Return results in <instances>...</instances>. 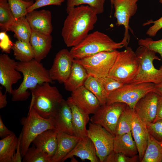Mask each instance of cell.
<instances>
[{"label":"cell","instance_id":"cb8c5ba5","mask_svg":"<svg viewBox=\"0 0 162 162\" xmlns=\"http://www.w3.org/2000/svg\"><path fill=\"white\" fill-rule=\"evenodd\" d=\"M71 109L73 135L82 137L88 136L86 126L90 119L86 114L70 101L66 100Z\"/></svg>","mask_w":162,"mask_h":162},{"label":"cell","instance_id":"e0dca14e","mask_svg":"<svg viewBox=\"0 0 162 162\" xmlns=\"http://www.w3.org/2000/svg\"><path fill=\"white\" fill-rule=\"evenodd\" d=\"M67 100L88 115L93 114L101 106L97 97L84 86L72 92Z\"/></svg>","mask_w":162,"mask_h":162},{"label":"cell","instance_id":"c3c4849f","mask_svg":"<svg viewBox=\"0 0 162 162\" xmlns=\"http://www.w3.org/2000/svg\"><path fill=\"white\" fill-rule=\"evenodd\" d=\"M113 0H110V2H111V5H112V6L113 5Z\"/></svg>","mask_w":162,"mask_h":162},{"label":"cell","instance_id":"681fc988","mask_svg":"<svg viewBox=\"0 0 162 162\" xmlns=\"http://www.w3.org/2000/svg\"><path fill=\"white\" fill-rule=\"evenodd\" d=\"M159 2L162 4V0H159Z\"/></svg>","mask_w":162,"mask_h":162},{"label":"cell","instance_id":"7c38bea8","mask_svg":"<svg viewBox=\"0 0 162 162\" xmlns=\"http://www.w3.org/2000/svg\"><path fill=\"white\" fill-rule=\"evenodd\" d=\"M139 0H114L113 5L115 10L114 16L117 20L118 26H123L125 28L124 36L122 40L127 46L130 40V30L133 32L129 26L130 19L136 13Z\"/></svg>","mask_w":162,"mask_h":162},{"label":"cell","instance_id":"d4e9b609","mask_svg":"<svg viewBox=\"0 0 162 162\" xmlns=\"http://www.w3.org/2000/svg\"><path fill=\"white\" fill-rule=\"evenodd\" d=\"M89 75L85 68L74 59L70 76L64 83L65 88L72 92L84 86Z\"/></svg>","mask_w":162,"mask_h":162},{"label":"cell","instance_id":"5bb4252c","mask_svg":"<svg viewBox=\"0 0 162 162\" xmlns=\"http://www.w3.org/2000/svg\"><path fill=\"white\" fill-rule=\"evenodd\" d=\"M126 108L131 120V132L137 147L139 161L141 162L147 146L149 134L146 124L137 116L134 109L128 105Z\"/></svg>","mask_w":162,"mask_h":162},{"label":"cell","instance_id":"9a60e30c","mask_svg":"<svg viewBox=\"0 0 162 162\" xmlns=\"http://www.w3.org/2000/svg\"><path fill=\"white\" fill-rule=\"evenodd\" d=\"M17 62L6 54L0 55V84L5 89V92L11 94L12 85L22 77L16 70Z\"/></svg>","mask_w":162,"mask_h":162},{"label":"cell","instance_id":"8fae6325","mask_svg":"<svg viewBox=\"0 0 162 162\" xmlns=\"http://www.w3.org/2000/svg\"><path fill=\"white\" fill-rule=\"evenodd\" d=\"M88 136L94 146L97 155L100 162L113 150L114 137L100 125L89 123Z\"/></svg>","mask_w":162,"mask_h":162},{"label":"cell","instance_id":"7a4b0ae2","mask_svg":"<svg viewBox=\"0 0 162 162\" xmlns=\"http://www.w3.org/2000/svg\"><path fill=\"white\" fill-rule=\"evenodd\" d=\"M16 70L23 75V81L16 89L11 93L13 101H25L29 98L30 91L38 85L45 82L52 84L49 70L40 62L34 58L26 62H17Z\"/></svg>","mask_w":162,"mask_h":162},{"label":"cell","instance_id":"ffe728a7","mask_svg":"<svg viewBox=\"0 0 162 162\" xmlns=\"http://www.w3.org/2000/svg\"><path fill=\"white\" fill-rule=\"evenodd\" d=\"M74 156L79 157L82 160L87 159L91 162L100 161L93 143L88 136L80 137L74 147L62 159V162Z\"/></svg>","mask_w":162,"mask_h":162},{"label":"cell","instance_id":"6da1fadb","mask_svg":"<svg viewBox=\"0 0 162 162\" xmlns=\"http://www.w3.org/2000/svg\"><path fill=\"white\" fill-rule=\"evenodd\" d=\"M61 34L68 47L74 46L82 41L92 30L98 20L96 11L88 5H80L67 11Z\"/></svg>","mask_w":162,"mask_h":162},{"label":"cell","instance_id":"2e32d148","mask_svg":"<svg viewBox=\"0 0 162 162\" xmlns=\"http://www.w3.org/2000/svg\"><path fill=\"white\" fill-rule=\"evenodd\" d=\"M159 95L153 91L149 92L136 103L134 111L146 125L153 122L156 117Z\"/></svg>","mask_w":162,"mask_h":162},{"label":"cell","instance_id":"83f0119b","mask_svg":"<svg viewBox=\"0 0 162 162\" xmlns=\"http://www.w3.org/2000/svg\"><path fill=\"white\" fill-rule=\"evenodd\" d=\"M162 162V142L149 134L147 146L141 162Z\"/></svg>","mask_w":162,"mask_h":162},{"label":"cell","instance_id":"f35d334b","mask_svg":"<svg viewBox=\"0 0 162 162\" xmlns=\"http://www.w3.org/2000/svg\"><path fill=\"white\" fill-rule=\"evenodd\" d=\"M139 159V155L128 156L124 154L112 151L106 157L105 162H135Z\"/></svg>","mask_w":162,"mask_h":162},{"label":"cell","instance_id":"d6986e66","mask_svg":"<svg viewBox=\"0 0 162 162\" xmlns=\"http://www.w3.org/2000/svg\"><path fill=\"white\" fill-rule=\"evenodd\" d=\"M53 117L55 130L57 133L62 132L74 135L72 111L66 100L63 99L59 103Z\"/></svg>","mask_w":162,"mask_h":162},{"label":"cell","instance_id":"74e56055","mask_svg":"<svg viewBox=\"0 0 162 162\" xmlns=\"http://www.w3.org/2000/svg\"><path fill=\"white\" fill-rule=\"evenodd\" d=\"M138 44L158 53L162 58V39L156 41L150 38L141 39L138 40Z\"/></svg>","mask_w":162,"mask_h":162},{"label":"cell","instance_id":"7dc6e473","mask_svg":"<svg viewBox=\"0 0 162 162\" xmlns=\"http://www.w3.org/2000/svg\"><path fill=\"white\" fill-rule=\"evenodd\" d=\"M153 92L162 97V81L159 83L155 84Z\"/></svg>","mask_w":162,"mask_h":162},{"label":"cell","instance_id":"ac0fdd59","mask_svg":"<svg viewBox=\"0 0 162 162\" xmlns=\"http://www.w3.org/2000/svg\"><path fill=\"white\" fill-rule=\"evenodd\" d=\"M26 17L32 30L51 34L52 31V14L48 10H33L27 13Z\"/></svg>","mask_w":162,"mask_h":162},{"label":"cell","instance_id":"d6a6232c","mask_svg":"<svg viewBox=\"0 0 162 162\" xmlns=\"http://www.w3.org/2000/svg\"><path fill=\"white\" fill-rule=\"evenodd\" d=\"M23 158V162H52L46 153L34 145L29 147Z\"/></svg>","mask_w":162,"mask_h":162},{"label":"cell","instance_id":"60d3db41","mask_svg":"<svg viewBox=\"0 0 162 162\" xmlns=\"http://www.w3.org/2000/svg\"><path fill=\"white\" fill-rule=\"evenodd\" d=\"M35 2L27 10V13L38 8L49 5L60 6L65 0H34Z\"/></svg>","mask_w":162,"mask_h":162},{"label":"cell","instance_id":"d590c367","mask_svg":"<svg viewBox=\"0 0 162 162\" xmlns=\"http://www.w3.org/2000/svg\"><path fill=\"white\" fill-rule=\"evenodd\" d=\"M126 106L122 111L118 121L115 137L119 136L131 132V120Z\"/></svg>","mask_w":162,"mask_h":162},{"label":"cell","instance_id":"52a82bcc","mask_svg":"<svg viewBox=\"0 0 162 162\" xmlns=\"http://www.w3.org/2000/svg\"><path fill=\"white\" fill-rule=\"evenodd\" d=\"M139 65L135 52L127 46L119 52L108 76L124 84L130 83L136 75Z\"/></svg>","mask_w":162,"mask_h":162},{"label":"cell","instance_id":"b9f144b4","mask_svg":"<svg viewBox=\"0 0 162 162\" xmlns=\"http://www.w3.org/2000/svg\"><path fill=\"white\" fill-rule=\"evenodd\" d=\"M153 24L147 30L146 34L149 37L156 36L158 32L162 28V16L158 20L153 21L152 20H147L143 23L142 26H145L151 24Z\"/></svg>","mask_w":162,"mask_h":162},{"label":"cell","instance_id":"ee69618b","mask_svg":"<svg viewBox=\"0 0 162 162\" xmlns=\"http://www.w3.org/2000/svg\"><path fill=\"white\" fill-rule=\"evenodd\" d=\"M14 133L9 130L5 126L0 116V137L2 139Z\"/></svg>","mask_w":162,"mask_h":162},{"label":"cell","instance_id":"8992f818","mask_svg":"<svg viewBox=\"0 0 162 162\" xmlns=\"http://www.w3.org/2000/svg\"><path fill=\"white\" fill-rule=\"evenodd\" d=\"M135 53L139 62V68L136 76L130 83L151 82L155 84L162 81V65L156 69L153 61L161 59L156 53L147 47L140 46Z\"/></svg>","mask_w":162,"mask_h":162},{"label":"cell","instance_id":"30bf717a","mask_svg":"<svg viewBox=\"0 0 162 162\" xmlns=\"http://www.w3.org/2000/svg\"><path fill=\"white\" fill-rule=\"evenodd\" d=\"M126 106L121 102L101 105L91 117V122L100 125L115 137L118 121Z\"/></svg>","mask_w":162,"mask_h":162},{"label":"cell","instance_id":"5b68a950","mask_svg":"<svg viewBox=\"0 0 162 162\" xmlns=\"http://www.w3.org/2000/svg\"><path fill=\"white\" fill-rule=\"evenodd\" d=\"M50 83L45 82L39 84L31 90L30 105L45 118L53 116L58 105L63 99L57 88Z\"/></svg>","mask_w":162,"mask_h":162},{"label":"cell","instance_id":"9c48e42d","mask_svg":"<svg viewBox=\"0 0 162 162\" xmlns=\"http://www.w3.org/2000/svg\"><path fill=\"white\" fill-rule=\"evenodd\" d=\"M119 51L102 52L80 59H75L88 74L96 78L108 76Z\"/></svg>","mask_w":162,"mask_h":162},{"label":"cell","instance_id":"f6af8a7d","mask_svg":"<svg viewBox=\"0 0 162 162\" xmlns=\"http://www.w3.org/2000/svg\"><path fill=\"white\" fill-rule=\"evenodd\" d=\"M160 120H162V97L159 95L157 115L153 122Z\"/></svg>","mask_w":162,"mask_h":162},{"label":"cell","instance_id":"ab89813d","mask_svg":"<svg viewBox=\"0 0 162 162\" xmlns=\"http://www.w3.org/2000/svg\"><path fill=\"white\" fill-rule=\"evenodd\" d=\"M146 125L149 134L156 140L162 142V120Z\"/></svg>","mask_w":162,"mask_h":162},{"label":"cell","instance_id":"f1b7e54d","mask_svg":"<svg viewBox=\"0 0 162 162\" xmlns=\"http://www.w3.org/2000/svg\"><path fill=\"white\" fill-rule=\"evenodd\" d=\"M8 31L14 32L18 40L29 42L32 30L26 16L16 19Z\"/></svg>","mask_w":162,"mask_h":162},{"label":"cell","instance_id":"484cf974","mask_svg":"<svg viewBox=\"0 0 162 162\" xmlns=\"http://www.w3.org/2000/svg\"><path fill=\"white\" fill-rule=\"evenodd\" d=\"M113 150L116 152L122 153L129 157L137 155V147L131 132L114 137Z\"/></svg>","mask_w":162,"mask_h":162},{"label":"cell","instance_id":"836d02e7","mask_svg":"<svg viewBox=\"0 0 162 162\" xmlns=\"http://www.w3.org/2000/svg\"><path fill=\"white\" fill-rule=\"evenodd\" d=\"M15 18L26 16L27 10L34 3V0H7Z\"/></svg>","mask_w":162,"mask_h":162},{"label":"cell","instance_id":"603a6c76","mask_svg":"<svg viewBox=\"0 0 162 162\" xmlns=\"http://www.w3.org/2000/svg\"><path fill=\"white\" fill-rule=\"evenodd\" d=\"M36 147L46 153L52 158L57 147V133L55 129H49L38 135L32 142Z\"/></svg>","mask_w":162,"mask_h":162},{"label":"cell","instance_id":"8d00e7d4","mask_svg":"<svg viewBox=\"0 0 162 162\" xmlns=\"http://www.w3.org/2000/svg\"><path fill=\"white\" fill-rule=\"evenodd\" d=\"M96 78L102 84L108 96L111 93L123 86L125 84L108 76Z\"/></svg>","mask_w":162,"mask_h":162},{"label":"cell","instance_id":"4316f807","mask_svg":"<svg viewBox=\"0 0 162 162\" xmlns=\"http://www.w3.org/2000/svg\"><path fill=\"white\" fill-rule=\"evenodd\" d=\"M18 142L14 134L0 140V162H13Z\"/></svg>","mask_w":162,"mask_h":162},{"label":"cell","instance_id":"4dcf8cb0","mask_svg":"<svg viewBox=\"0 0 162 162\" xmlns=\"http://www.w3.org/2000/svg\"><path fill=\"white\" fill-rule=\"evenodd\" d=\"M84 86L97 97L101 105L106 104L108 95L102 84L95 77L89 75Z\"/></svg>","mask_w":162,"mask_h":162},{"label":"cell","instance_id":"7402d4cb","mask_svg":"<svg viewBox=\"0 0 162 162\" xmlns=\"http://www.w3.org/2000/svg\"><path fill=\"white\" fill-rule=\"evenodd\" d=\"M80 138L65 133H58L57 148L55 154L52 158V162H62L74 147Z\"/></svg>","mask_w":162,"mask_h":162},{"label":"cell","instance_id":"44dd1931","mask_svg":"<svg viewBox=\"0 0 162 162\" xmlns=\"http://www.w3.org/2000/svg\"><path fill=\"white\" fill-rule=\"evenodd\" d=\"M52 37L51 34L32 30L29 42L34 54V59L40 62L47 55L52 48Z\"/></svg>","mask_w":162,"mask_h":162},{"label":"cell","instance_id":"bcb514c9","mask_svg":"<svg viewBox=\"0 0 162 162\" xmlns=\"http://www.w3.org/2000/svg\"><path fill=\"white\" fill-rule=\"evenodd\" d=\"M6 93L3 94L1 90H0V109L5 107L7 104Z\"/></svg>","mask_w":162,"mask_h":162},{"label":"cell","instance_id":"277c9868","mask_svg":"<svg viewBox=\"0 0 162 162\" xmlns=\"http://www.w3.org/2000/svg\"><path fill=\"white\" fill-rule=\"evenodd\" d=\"M21 122L23 126L20 134V151L22 157L38 135L47 130L56 128L53 117L44 118L30 105L27 116L22 118Z\"/></svg>","mask_w":162,"mask_h":162},{"label":"cell","instance_id":"f907efd6","mask_svg":"<svg viewBox=\"0 0 162 162\" xmlns=\"http://www.w3.org/2000/svg\"><path fill=\"white\" fill-rule=\"evenodd\" d=\"M25 0V1H30V0Z\"/></svg>","mask_w":162,"mask_h":162},{"label":"cell","instance_id":"ba28073f","mask_svg":"<svg viewBox=\"0 0 162 162\" xmlns=\"http://www.w3.org/2000/svg\"><path fill=\"white\" fill-rule=\"evenodd\" d=\"M155 84L151 82L125 84L109 94L106 104L122 103L134 109L136 104L142 98L153 91Z\"/></svg>","mask_w":162,"mask_h":162},{"label":"cell","instance_id":"e575fe53","mask_svg":"<svg viewBox=\"0 0 162 162\" xmlns=\"http://www.w3.org/2000/svg\"><path fill=\"white\" fill-rule=\"evenodd\" d=\"M105 0H67L66 11L75 7L87 4L94 9L98 14L104 11V4Z\"/></svg>","mask_w":162,"mask_h":162},{"label":"cell","instance_id":"f546056e","mask_svg":"<svg viewBox=\"0 0 162 162\" xmlns=\"http://www.w3.org/2000/svg\"><path fill=\"white\" fill-rule=\"evenodd\" d=\"M12 49L15 58L20 62H28L34 58V51L30 42L18 40L13 44Z\"/></svg>","mask_w":162,"mask_h":162},{"label":"cell","instance_id":"7bdbcfd3","mask_svg":"<svg viewBox=\"0 0 162 162\" xmlns=\"http://www.w3.org/2000/svg\"><path fill=\"white\" fill-rule=\"evenodd\" d=\"M6 32L1 31L0 33V47L3 52L8 53L12 48L13 44Z\"/></svg>","mask_w":162,"mask_h":162},{"label":"cell","instance_id":"1f68e13d","mask_svg":"<svg viewBox=\"0 0 162 162\" xmlns=\"http://www.w3.org/2000/svg\"><path fill=\"white\" fill-rule=\"evenodd\" d=\"M15 20L7 0H0V28L1 31H8Z\"/></svg>","mask_w":162,"mask_h":162},{"label":"cell","instance_id":"4fadbf2b","mask_svg":"<svg viewBox=\"0 0 162 162\" xmlns=\"http://www.w3.org/2000/svg\"><path fill=\"white\" fill-rule=\"evenodd\" d=\"M70 51L64 49L56 55L53 64L49 70L51 79L57 80L60 83H64L68 79L74 60Z\"/></svg>","mask_w":162,"mask_h":162},{"label":"cell","instance_id":"3957f363","mask_svg":"<svg viewBox=\"0 0 162 162\" xmlns=\"http://www.w3.org/2000/svg\"><path fill=\"white\" fill-rule=\"evenodd\" d=\"M124 47L122 41H114L105 34L97 31L88 34L80 43L72 47L70 51L74 59H80L100 52L112 51Z\"/></svg>","mask_w":162,"mask_h":162}]
</instances>
